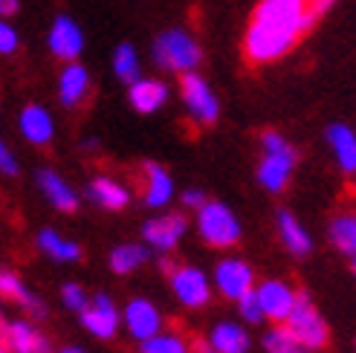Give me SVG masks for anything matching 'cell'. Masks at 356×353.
I'll return each instance as SVG.
<instances>
[{
  "instance_id": "obj_32",
  "label": "cell",
  "mask_w": 356,
  "mask_h": 353,
  "mask_svg": "<svg viewBox=\"0 0 356 353\" xmlns=\"http://www.w3.org/2000/svg\"><path fill=\"white\" fill-rule=\"evenodd\" d=\"M61 298H64V304L70 307V310H81L90 298H87V293H84V287H79V284H67L64 290H61Z\"/></svg>"
},
{
  "instance_id": "obj_24",
  "label": "cell",
  "mask_w": 356,
  "mask_h": 353,
  "mask_svg": "<svg viewBox=\"0 0 356 353\" xmlns=\"http://www.w3.org/2000/svg\"><path fill=\"white\" fill-rule=\"evenodd\" d=\"M327 142L333 145L342 171L353 174L356 171V136H353V131L348 125H330L327 128Z\"/></svg>"
},
{
  "instance_id": "obj_17",
  "label": "cell",
  "mask_w": 356,
  "mask_h": 353,
  "mask_svg": "<svg viewBox=\"0 0 356 353\" xmlns=\"http://www.w3.org/2000/svg\"><path fill=\"white\" fill-rule=\"evenodd\" d=\"M87 87H90V79H87V69L76 61H67L64 73L58 79V96L67 108H76V104L87 96Z\"/></svg>"
},
{
  "instance_id": "obj_40",
  "label": "cell",
  "mask_w": 356,
  "mask_h": 353,
  "mask_svg": "<svg viewBox=\"0 0 356 353\" xmlns=\"http://www.w3.org/2000/svg\"><path fill=\"white\" fill-rule=\"evenodd\" d=\"M206 353H215V350H206Z\"/></svg>"
},
{
  "instance_id": "obj_18",
  "label": "cell",
  "mask_w": 356,
  "mask_h": 353,
  "mask_svg": "<svg viewBox=\"0 0 356 353\" xmlns=\"http://www.w3.org/2000/svg\"><path fill=\"white\" fill-rule=\"evenodd\" d=\"M142 165H145V203L151 208H163L174 194L171 176L163 165H156V163H142Z\"/></svg>"
},
{
  "instance_id": "obj_10",
  "label": "cell",
  "mask_w": 356,
  "mask_h": 353,
  "mask_svg": "<svg viewBox=\"0 0 356 353\" xmlns=\"http://www.w3.org/2000/svg\"><path fill=\"white\" fill-rule=\"evenodd\" d=\"M252 270H249V263L238 261V258H229V261H220L218 270H215V284L220 290L223 298L229 302H238L243 293L252 290Z\"/></svg>"
},
{
  "instance_id": "obj_29",
  "label": "cell",
  "mask_w": 356,
  "mask_h": 353,
  "mask_svg": "<svg viewBox=\"0 0 356 353\" xmlns=\"http://www.w3.org/2000/svg\"><path fill=\"white\" fill-rule=\"evenodd\" d=\"M142 353H191V350L177 333H154L151 339L142 342Z\"/></svg>"
},
{
  "instance_id": "obj_37",
  "label": "cell",
  "mask_w": 356,
  "mask_h": 353,
  "mask_svg": "<svg viewBox=\"0 0 356 353\" xmlns=\"http://www.w3.org/2000/svg\"><path fill=\"white\" fill-rule=\"evenodd\" d=\"M6 327H9V322H6V315L0 313V347H3V336H6Z\"/></svg>"
},
{
  "instance_id": "obj_31",
  "label": "cell",
  "mask_w": 356,
  "mask_h": 353,
  "mask_svg": "<svg viewBox=\"0 0 356 353\" xmlns=\"http://www.w3.org/2000/svg\"><path fill=\"white\" fill-rule=\"evenodd\" d=\"M238 310H241V315H243L249 325H261V322H264V313H261V307H258L255 290H249V293H243V295L238 298Z\"/></svg>"
},
{
  "instance_id": "obj_34",
  "label": "cell",
  "mask_w": 356,
  "mask_h": 353,
  "mask_svg": "<svg viewBox=\"0 0 356 353\" xmlns=\"http://www.w3.org/2000/svg\"><path fill=\"white\" fill-rule=\"evenodd\" d=\"M0 171L9 174V176H15V174H17V163H15L12 151H9L3 142H0Z\"/></svg>"
},
{
  "instance_id": "obj_33",
  "label": "cell",
  "mask_w": 356,
  "mask_h": 353,
  "mask_svg": "<svg viewBox=\"0 0 356 353\" xmlns=\"http://www.w3.org/2000/svg\"><path fill=\"white\" fill-rule=\"evenodd\" d=\"M17 49V35L9 24L0 21V56H12V52Z\"/></svg>"
},
{
  "instance_id": "obj_16",
  "label": "cell",
  "mask_w": 356,
  "mask_h": 353,
  "mask_svg": "<svg viewBox=\"0 0 356 353\" xmlns=\"http://www.w3.org/2000/svg\"><path fill=\"white\" fill-rule=\"evenodd\" d=\"M87 197H90L96 206L108 208V211H122L124 206H128L131 194L122 183L111 180V176H99V180H93L90 188H87Z\"/></svg>"
},
{
  "instance_id": "obj_6",
  "label": "cell",
  "mask_w": 356,
  "mask_h": 353,
  "mask_svg": "<svg viewBox=\"0 0 356 353\" xmlns=\"http://www.w3.org/2000/svg\"><path fill=\"white\" fill-rule=\"evenodd\" d=\"M180 93L186 108L200 125H215L220 116V104H218V96L211 93V87L197 73H180Z\"/></svg>"
},
{
  "instance_id": "obj_8",
  "label": "cell",
  "mask_w": 356,
  "mask_h": 353,
  "mask_svg": "<svg viewBox=\"0 0 356 353\" xmlns=\"http://www.w3.org/2000/svg\"><path fill=\"white\" fill-rule=\"evenodd\" d=\"M171 287H174L177 298H180L186 307H203V304H209V298H211L209 278L200 270H194V267L171 270Z\"/></svg>"
},
{
  "instance_id": "obj_28",
  "label": "cell",
  "mask_w": 356,
  "mask_h": 353,
  "mask_svg": "<svg viewBox=\"0 0 356 353\" xmlns=\"http://www.w3.org/2000/svg\"><path fill=\"white\" fill-rule=\"evenodd\" d=\"M113 73H116V79L128 81V84L139 79V58H136V52H134L131 44H122L113 52Z\"/></svg>"
},
{
  "instance_id": "obj_4",
  "label": "cell",
  "mask_w": 356,
  "mask_h": 353,
  "mask_svg": "<svg viewBox=\"0 0 356 353\" xmlns=\"http://www.w3.org/2000/svg\"><path fill=\"white\" fill-rule=\"evenodd\" d=\"M154 58L159 67L174 69V73H194L203 61V52L188 32L168 29L154 41Z\"/></svg>"
},
{
  "instance_id": "obj_23",
  "label": "cell",
  "mask_w": 356,
  "mask_h": 353,
  "mask_svg": "<svg viewBox=\"0 0 356 353\" xmlns=\"http://www.w3.org/2000/svg\"><path fill=\"white\" fill-rule=\"evenodd\" d=\"M0 298H9V302H17L21 307H26L32 315H44V307H41V302L35 298L29 290H26V284L21 278H17L15 272H9V270H0Z\"/></svg>"
},
{
  "instance_id": "obj_20",
  "label": "cell",
  "mask_w": 356,
  "mask_h": 353,
  "mask_svg": "<svg viewBox=\"0 0 356 353\" xmlns=\"http://www.w3.org/2000/svg\"><path fill=\"white\" fill-rule=\"evenodd\" d=\"M38 183H41V188H44V194H47V200L56 206L58 211H76V208H79L76 191L70 188L56 171H41V174H38Z\"/></svg>"
},
{
  "instance_id": "obj_7",
  "label": "cell",
  "mask_w": 356,
  "mask_h": 353,
  "mask_svg": "<svg viewBox=\"0 0 356 353\" xmlns=\"http://www.w3.org/2000/svg\"><path fill=\"white\" fill-rule=\"evenodd\" d=\"M79 315H81V325L90 330L93 336H99V339L116 336L119 310H116V304L111 302L108 295H96L93 302H87V304L79 310Z\"/></svg>"
},
{
  "instance_id": "obj_26",
  "label": "cell",
  "mask_w": 356,
  "mask_h": 353,
  "mask_svg": "<svg viewBox=\"0 0 356 353\" xmlns=\"http://www.w3.org/2000/svg\"><path fill=\"white\" fill-rule=\"evenodd\" d=\"M145 258H148V252L142 249V246H136V243H122V246H116V249L111 252V270H113L116 275H128V272L139 270L142 263H145Z\"/></svg>"
},
{
  "instance_id": "obj_2",
  "label": "cell",
  "mask_w": 356,
  "mask_h": 353,
  "mask_svg": "<svg viewBox=\"0 0 356 353\" xmlns=\"http://www.w3.org/2000/svg\"><path fill=\"white\" fill-rule=\"evenodd\" d=\"M261 145H264V160H261V168H258V180L266 191L278 194V191H284V186L290 183V174H293L298 154L293 151V145L278 131H264Z\"/></svg>"
},
{
  "instance_id": "obj_30",
  "label": "cell",
  "mask_w": 356,
  "mask_h": 353,
  "mask_svg": "<svg viewBox=\"0 0 356 353\" xmlns=\"http://www.w3.org/2000/svg\"><path fill=\"white\" fill-rule=\"evenodd\" d=\"M264 347L270 350V353H296L298 345L293 342V336L284 327H275L273 333H266V339H264Z\"/></svg>"
},
{
  "instance_id": "obj_14",
  "label": "cell",
  "mask_w": 356,
  "mask_h": 353,
  "mask_svg": "<svg viewBox=\"0 0 356 353\" xmlns=\"http://www.w3.org/2000/svg\"><path fill=\"white\" fill-rule=\"evenodd\" d=\"M3 347L9 353H49V339L35 330L29 322H9Z\"/></svg>"
},
{
  "instance_id": "obj_38",
  "label": "cell",
  "mask_w": 356,
  "mask_h": 353,
  "mask_svg": "<svg viewBox=\"0 0 356 353\" xmlns=\"http://www.w3.org/2000/svg\"><path fill=\"white\" fill-rule=\"evenodd\" d=\"M58 353H84V350H79V347H64V350H58Z\"/></svg>"
},
{
  "instance_id": "obj_12",
  "label": "cell",
  "mask_w": 356,
  "mask_h": 353,
  "mask_svg": "<svg viewBox=\"0 0 356 353\" xmlns=\"http://www.w3.org/2000/svg\"><path fill=\"white\" fill-rule=\"evenodd\" d=\"M49 49L52 56H58L64 61H76L84 49V35L73 17H58L49 29Z\"/></svg>"
},
{
  "instance_id": "obj_15",
  "label": "cell",
  "mask_w": 356,
  "mask_h": 353,
  "mask_svg": "<svg viewBox=\"0 0 356 353\" xmlns=\"http://www.w3.org/2000/svg\"><path fill=\"white\" fill-rule=\"evenodd\" d=\"M128 96H131L134 110H139V113H154V110H159V108L165 104L168 87H165L163 81H156V79H136V81H131Z\"/></svg>"
},
{
  "instance_id": "obj_35",
  "label": "cell",
  "mask_w": 356,
  "mask_h": 353,
  "mask_svg": "<svg viewBox=\"0 0 356 353\" xmlns=\"http://www.w3.org/2000/svg\"><path fill=\"white\" fill-rule=\"evenodd\" d=\"M206 200H209V197H206V194H203L200 188H188V191L183 194V206H186V208H194V211H197Z\"/></svg>"
},
{
  "instance_id": "obj_19",
  "label": "cell",
  "mask_w": 356,
  "mask_h": 353,
  "mask_svg": "<svg viewBox=\"0 0 356 353\" xmlns=\"http://www.w3.org/2000/svg\"><path fill=\"white\" fill-rule=\"evenodd\" d=\"M21 133L32 145H47L52 139V116L41 108V104H29L21 113Z\"/></svg>"
},
{
  "instance_id": "obj_5",
  "label": "cell",
  "mask_w": 356,
  "mask_h": 353,
  "mask_svg": "<svg viewBox=\"0 0 356 353\" xmlns=\"http://www.w3.org/2000/svg\"><path fill=\"white\" fill-rule=\"evenodd\" d=\"M197 211H200V217H197L200 235L209 246H215V249H229V246H235L241 240V223L223 203L206 200Z\"/></svg>"
},
{
  "instance_id": "obj_36",
  "label": "cell",
  "mask_w": 356,
  "mask_h": 353,
  "mask_svg": "<svg viewBox=\"0 0 356 353\" xmlns=\"http://www.w3.org/2000/svg\"><path fill=\"white\" fill-rule=\"evenodd\" d=\"M17 12V0H0V17H9Z\"/></svg>"
},
{
  "instance_id": "obj_42",
  "label": "cell",
  "mask_w": 356,
  "mask_h": 353,
  "mask_svg": "<svg viewBox=\"0 0 356 353\" xmlns=\"http://www.w3.org/2000/svg\"><path fill=\"white\" fill-rule=\"evenodd\" d=\"M307 3H310V0H307Z\"/></svg>"
},
{
  "instance_id": "obj_41",
  "label": "cell",
  "mask_w": 356,
  "mask_h": 353,
  "mask_svg": "<svg viewBox=\"0 0 356 353\" xmlns=\"http://www.w3.org/2000/svg\"><path fill=\"white\" fill-rule=\"evenodd\" d=\"M296 353H301V350H296Z\"/></svg>"
},
{
  "instance_id": "obj_21",
  "label": "cell",
  "mask_w": 356,
  "mask_h": 353,
  "mask_svg": "<svg viewBox=\"0 0 356 353\" xmlns=\"http://www.w3.org/2000/svg\"><path fill=\"white\" fill-rule=\"evenodd\" d=\"M278 235H281L284 246H287L290 252H296V255H307L313 249V240L305 232V226H301L287 208L278 211Z\"/></svg>"
},
{
  "instance_id": "obj_1",
  "label": "cell",
  "mask_w": 356,
  "mask_h": 353,
  "mask_svg": "<svg viewBox=\"0 0 356 353\" xmlns=\"http://www.w3.org/2000/svg\"><path fill=\"white\" fill-rule=\"evenodd\" d=\"M318 17L307 0H261L243 38V56L249 64H273L298 44V38L316 26Z\"/></svg>"
},
{
  "instance_id": "obj_25",
  "label": "cell",
  "mask_w": 356,
  "mask_h": 353,
  "mask_svg": "<svg viewBox=\"0 0 356 353\" xmlns=\"http://www.w3.org/2000/svg\"><path fill=\"white\" fill-rule=\"evenodd\" d=\"M38 246L56 261H79L81 258V246L73 240H64L58 232H52V229H44L38 235Z\"/></svg>"
},
{
  "instance_id": "obj_27",
  "label": "cell",
  "mask_w": 356,
  "mask_h": 353,
  "mask_svg": "<svg viewBox=\"0 0 356 353\" xmlns=\"http://www.w3.org/2000/svg\"><path fill=\"white\" fill-rule=\"evenodd\" d=\"M330 240L342 255L353 258L356 252V217L353 215H339L330 223Z\"/></svg>"
},
{
  "instance_id": "obj_13",
  "label": "cell",
  "mask_w": 356,
  "mask_h": 353,
  "mask_svg": "<svg viewBox=\"0 0 356 353\" xmlns=\"http://www.w3.org/2000/svg\"><path fill=\"white\" fill-rule=\"evenodd\" d=\"M142 235H145V240L154 246V249L168 252V249H174V246H177L180 235H186V217H183V215H163V217H154V220L145 223Z\"/></svg>"
},
{
  "instance_id": "obj_39",
  "label": "cell",
  "mask_w": 356,
  "mask_h": 353,
  "mask_svg": "<svg viewBox=\"0 0 356 353\" xmlns=\"http://www.w3.org/2000/svg\"><path fill=\"white\" fill-rule=\"evenodd\" d=\"M0 353H9V350H6V347H0Z\"/></svg>"
},
{
  "instance_id": "obj_11",
  "label": "cell",
  "mask_w": 356,
  "mask_h": 353,
  "mask_svg": "<svg viewBox=\"0 0 356 353\" xmlns=\"http://www.w3.org/2000/svg\"><path fill=\"white\" fill-rule=\"evenodd\" d=\"M124 325H128L134 339L145 342V339L154 336V333H159V327H163V315H159V310L148 302V298H134V302L124 307Z\"/></svg>"
},
{
  "instance_id": "obj_22",
  "label": "cell",
  "mask_w": 356,
  "mask_h": 353,
  "mask_svg": "<svg viewBox=\"0 0 356 353\" xmlns=\"http://www.w3.org/2000/svg\"><path fill=\"white\" fill-rule=\"evenodd\" d=\"M209 347L215 350V353H246L249 350V336H246L243 327L220 322L215 330H211Z\"/></svg>"
},
{
  "instance_id": "obj_3",
  "label": "cell",
  "mask_w": 356,
  "mask_h": 353,
  "mask_svg": "<svg viewBox=\"0 0 356 353\" xmlns=\"http://www.w3.org/2000/svg\"><path fill=\"white\" fill-rule=\"evenodd\" d=\"M287 325H284V330L293 336V342L298 347H325L327 339H330V333H327V325L325 319L316 313L313 302H310V295L307 293H296V302H293V310L290 315L284 319Z\"/></svg>"
},
{
  "instance_id": "obj_9",
  "label": "cell",
  "mask_w": 356,
  "mask_h": 353,
  "mask_svg": "<svg viewBox=\"0 0 356 353\" xmlns=\"http://www.w3.org/2000/svg\"><path fill=\"white\" fill-rule=\"evenodd\" d=\"M255 298H258V307L264 313V319L270 322H284L293 310V302H296V293L284 284V281H264V284L255 290Z\"/></svg>"
}]
</instances>
